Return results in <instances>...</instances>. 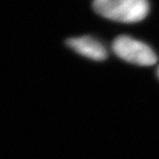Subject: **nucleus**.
I'll list each match as a JSON object with an SVG mask.
<instances>
[{
	"label": "nucleus",
	"instance_id": "f257e3e1",
	"mask_svg": "<svg viewBox=\"0 0 159 159\" xmlns=\"http://www.w3.org/2000/svg\"><path fill=\"white\" fill-rule=\"evenodd\" d=\"M93 8L100 16L114 21L134 23L148 16V0H95Z\"/></svg>",
	"mask_w": 159,
	"mask_h": 159
},
{
	"label": "nucleus",
	"instance_id": "f03ea898",
	"mask_svg": "<svg viewBox=\"0 0 159 159\" xmlns=\"http://www.w3.org/2000/svg\"><path fill=\"white\" fill-rule=\"evenodd\" d=\"M112 50L118 57L134 65L148 66L157 62V57L149 46L128 35L118 36L113 41Z\"/></svg>",
	"mask_w": 159,
	"mask_h": 159
},
{
	"label": "nucleus",
	"instance_id": "7ed1b4c3",
	"mask_svg": "<svg viewBox=\"0 0 159 159\" xmlns=\"http://www.w3.org/2000/svg\"><path fill=\"white\" fill-rule=\"evenodd\" d=\"M66 45L80 56L96 61H102L107 57L105 47L96 38L89 35L70 37L66 40Z\"/></svg>",
	"mask_w": 159,
	"mask_h": 159
},
{
	"label": "nucleus",
	"instance_id": "20e7f679",
	"mask_svg": "<svg viewBox=\"0 0 159 159\" xmlns=\"http://www.w3.org/2000/svg\"><path fill=\"white\" fill-rule=\"evenodd\" d=\"M157 76H158V78H159V66H158V68H157Z\"/></svg>",
	"mask_w": 159,
	"mask_h": 159
}]
</instances>
